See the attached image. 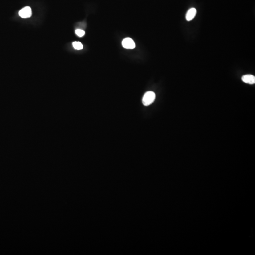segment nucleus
Instances as JSON below:
<instances>
[{
  "label": "nucleus",
  "instance_id": "obj_7",
  "mask_svg": "<svg viewBox=\"0 0 255 255\" xmlns=\"http://www.w3.org/2000/svg\"><path fill=\"white\" fill-rule=\"evenodd\" d=\"M76 34L79 37H82L85 35V32L84 30L80 29H77L75 31Z\"/></svg>",
  "mask_w": 255,
  "mask_h": 255
},
{
  "label": "nucleus",
  "instance_id": "obj_3",
  "mask_svg": "<svg viewBox=\"0 0 255 255\" xmlns=\"http://www.w3.org/2000/svg\"><path fill=\"white\" fill-rule=\"evenodd\" d=\"M122 45L126 49H134L136 46L134 41L129 38H126L123 41Z\"/></svg>",
  "mask_w": 255,
  "mask_h": 255
},
{
  "label": "nucleus",
  "instance_id": "obj_1",
  "mask_svg": "<svg viewBox=\"0 0 255 255\" xmlns=\"http://www.w3.org/2000/svg\"><path fill=\"white\" fill-rule=\"evenodd\" d=\"M156 98V94L152 91H148L143 96L142 103L145 106H148L152 104Z\"/></svg>",
  "mask_w": 255,
  "mask_h": 255
},
{
  "label": "nucleus",
  "instance_id": "obj_2",
  "mask_svg": "<svg viewBox=\"0 0 255 255\" xmlns=\"http://www.w3.org/2000/svg\"><path fill=\"white\" fill-rule=\"evenodd\" d=\"M32 14L30 7L26 6L20 10L19 11V15L22 18H26L30 17Z\"/></svg>",
  "mask_w": 255,
  "mask_h": 255
},
{
  "label": "nucleus",
  "instance_id": "obj_4",
  "mask_svg": "<svg viewBox=\"0 0 255 255\" xmlns=\"http://www.w3.org/2000/svg\"><path fill=\"white\" fill-rule=\"evenodd\" d=\"M242 81L249 84H254L255 83V77L253 75L248 74L244 75L241 78Z\"/></svg>",
  "mask_w": 255,
  "mask_h": 255
},
{
  "label": "nucleus",
  "instance_id": "obj_6",
  "mask_svg": "<svg viewBox=\"0 0 255 255\" xmlns=\"http://www.w3.org/2000/svg\"><path fill=\"white\" fill-rule=\"evenodd\" d=\"M73 47L76 50H81L83 49V45L79 42H73Z\"/></svg>",
  "mask_w": 255,
  "mask_h": 255
},
{
  "label": "nucleus",
  "instance_id": "obj_5",
  "mask_svg": "<svg viewBox=\"0 0 255 255\" xmlns=\"http://www.w3.org/2000/svg\"><path fill=\"white\" fill-rule=\"evenodd\" d=\"M196 14V10L194 8H192L188 10L186 13V18L187 21H190L192 20Z\"/></svg>",
  "mask_w": 255,
  "mask_h": 255
}]
</instances>
